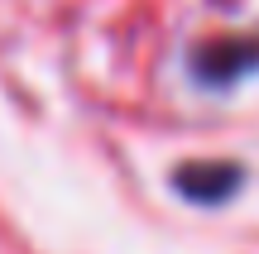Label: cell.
Segmentation results:
<instances>
[{
	"instance_id": "1",
	"label": "cell",
	"mask_w": 259,
	"mask_h": 254,
	"mask_svg": "<svg viewBox=\"0 0 259 254\" xmlns=\"http://www.w3.org/2000/svg\"><path fill=\"white\" fill-rule=\"evenodd\" d=\"M259 67V34H221V38H202L187 48V72L197 86L226 91L240 77H250Z\"/></svg>"
},
{
	"instance_id": "2",
	"label": "cell",
	"mask_w": 259,
	"mask_h": 254,
	"mask_svg": "<svg viewBox=\"0 0 259 254\" xmlns=\"http://www.w3.org/2000/svg\"><path fill=\"white\" fill-rule=\"evenodd\" d=\"M245 182V168L231 159H216V163H183V168H173V187L183 201H192V207H221V201H231L235 192H240Z\"/></svg>"
}]
</instances>
